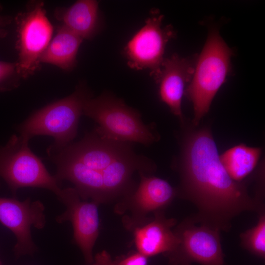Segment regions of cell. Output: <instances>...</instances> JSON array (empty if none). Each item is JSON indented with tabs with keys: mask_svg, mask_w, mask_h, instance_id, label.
<instances>
[{
	"mask_svg": "<svg viewBox=\"0 0 265 265\" xmlns=\"http://www.w3.org/2000/svg\"><path fill=\"white\" fill-rule=\"evenodd\" d=\"M131 144L107 138L95 129L77 142L50 146L47 152L56 166L58 181L72 182L81 199L100 204L132 192L135 172L150 175L155 170L154 163L137 154Z\"/></svg>",
	"mask_w": 265,
	"mask_h": 265,
	"instance_id": "cell-1",
	"label": "cell"
},
{
	"mask_svg": "<svg viewBox=\"0 0 265 265\" xmlns=\"http://www.w3.org/2000/svg\"><path fill=\"white\" fill-rule=\"evenodd\" d=\"M177 195L196 208L198 224L228 232L232 220L243 212L264 211L259 197H252L244 183L236 182L222 165L214 139L207 129L191 132L183 147Z\"/></svg>",
	"mask_w": 265,
	"mask_h": 265,
	"instance_id": "cell-2",
	"label": "cell"
},
{
	"mask_svg": "<svg viewBox=\"0 0 265 265\" xmlns=\"http://www.w3.org/2000/svg\"><path fill=\"white\" fill-rule=\"evenodd\" d=\"M233 50L216 28H212L197 58L186 94L194 109L193 122L197 125L208 112L217 92L231 72Z\"/></svg>",
	"mask_w": 265,
	"mask_h": 265,
	"instance_id": "cell-3",
	"label": "cell"
},
{
	"mask_svg": "<svg viewBox=\"0 0 265 265\" xmlns=\"http://www.w3.org/2000/svg\"><path fill=\"white\" fill-rule=\"evenodd\" d=\"M83 114L96 121V130L117 141L149 145L156 140L152 129L142 121L140 113L120 99L104 93L85 102Z\"/></svg>",
	"mask_w": 265,
	"mask_h": 265,
	"instance_id": "cell-4",
	"label": "cell"
},
{
	"mask_svg": "<svg viewBox=\"0 0 265 265\" xmlns=\"http://www.w3.org/2000/svg\"><path fill=\"white\" fill-rule=\"evenodd\" d=\"M88 90L79 87L71 95L37 110L18 127L20 135L30 140L37 135H48L54 141L50 146L59 148L71 143L77 133L78 123Z\"/></svg>",
	"mask_w": 265,
	"mask_h": 265,
	"instance_id": "cell-5",
	"label": "cell"
},
{
	"mask_svg": "<svg viewBox=\"0 0 265 265\" xmlns=\"http://www.w3.org/2000/svg\"><path fill=\"white\" fill-rule=\"evenodd\" d=\"M29 141L14 134L5 145L0 146V180L14 194L20 188L32 187L48 189L57 196L62 189L60 183L31 151Z\"/></svg>",
	"mask_w": 265,
	"mask_h": 265,
	"instance_id": "cell-6",
	"label": "cell"
},
{
	"mask_svg": "<svg viewBox=\"0 0 265 265\" xmlns=\"http://www.w3.org/2000/svg\"><path fill=\"white\" fill-rule=\"evenodd\" d=\"M173 232L179 243L173 251L164 255L169 265H224L219 230L196 223L189 217Z\"/></svg>",
	"mask_w": 265,
	"mask_h": 265,
	"instance_id": "cell-7",
	"label": "cell"
},
{
	"mask_svg": "<svg viewBox=\"0 0 265 265\" xmlns=\"http://www.w3.org/2000/svg\"><path fill=\"white\" fill-rule=\"evenodd\" d=\"M138 174L140 181L134 191L121 198L114 210L119 214L129 212L122 222L130 231L149 221L150 213L164 211L177 196L176 189L166 181L143 172Z\"/></svg>",
	"mask_w": 265,
	"mask_h": 265,
	"instance_id": "cell-8",
	"label": "cell"
},
{
	"mask_svg": "<svg viewBox=\"0 0 265 265\" xmlns=\"http://www.w3.org/2000/svg\"><path fill=\"white\" fill-rule=\"evenodd\" d=\"M163 16L157 10L129 41L124 49L128 66L135 70L149 69L157 82L164 58L165 47L175 35L171 26H162Z\"/></svg>",
	"mask_w": 265,
	"mask_h": 265,
	"instance_id": "cell-9",
	"label": "cell"
},
{
	"mask_svg": "<svg viewBox=\"0 0 265 265\" xmlns=\"http://www.w3.org/2000/svg\"><path fill=\"white\" fill-rule=\"evenodd\" d=\"M17 22L19 61L16 71L26 78L37 68L40 57L51 40L53 28L41 2L36 3Z\"/></svg>",
	"mask_w": 265,
	"mask_h": 265,
	"instance_id": "cell-10",
	"label": "cell"
},
{
	"mask_svg": "<svg viewBox=\"0 0 265 265\" xmlns=\"http://www.w3.org/2000/svg\"><path fill=\"white\" fill-rule=\"evenodd\" d=\"M66 207V211L57 216L56 221H70L73 228V238L80 248L87 264L94 261L93 249L99 233V204L82 199L75 188L62 189L57 196Z\"/></svg>",
	"mask_w": 265,
	"mask_h": 265,
	"instance_id": "cell-11",
	"label": "cell"
},
{
	"mask_svg": "<svg viewBox=\"0 0 265 265\" xmlns=\"http://www.w3.org/2000/svg\"><path fill=\"white\" fill-rule=\"evenodd\" d=\"M44 207L38 200L29 198L20 201L14 198L0 197V222L12 231L17 238L14 248L17 257L32 255L36 250L31 227L41 229L46 223Z\"/></svg>",
	"mask_w": 265,
	"mask_h": 265,
	"instance_id": "cell-12",
	"label": "cell"
},
{
	"mask_svg": "<svg viewBox=\"0 0 265 265\" xmlns=\"http://www.w3.org/2000/svg\"><path fill=\"white\" fill-rule=\"evenodd\" d=\"M194 58L176 54L164 59L159 78V96L171 111L182 120V101L185 87L190 82L194 69Z\"/></svg>",
	"mask_w": 265,
	"mask_h": 265,
	"instance_id": "cell-13",
	"label": "cell"
},
{
	"mask_svg": "<svg viewBox=\"0 0 265 265\" xmlns=\"http://www.w3.org/2000/svg\"><path fill=\"white\" fill-rule=\"evenodd\" d=\"M153 217L143 225L134 228L132 232L136 251L148 258L173 251L179 239L172 228L177 220L167 218L164 211H157Z\"/></svg>",
	"mask_w": 265,
	"mask_h": 265,
	"instance_id": "cell-14",
	"label": "cell"
},
{
	"mask_svg": "<svg viewBox=\"0 0 265 265\" xmlns=\"http://www.w3.org/2000/svg\"><path fill=\"white\" fill-rule=\"evenodd\" d=\"M57 15L62 25L82 39L93 37L101 27V16L97 0H78L69 8L62 10Z\"/></svg>",
	"mask_w": 265,
	"mask_h": 265,
	"instance_id": "cell-15",
	"label": "cell"
},
{
	"mask_svg": "<svg viewBox=\"0 0 265 265\" xmlns=\"http://www.w3.org/2000/svg\"><path fill=\"white\" fill-rule=\"evenodd\" d=\"M82 40L62 25L41 56L40 62L53 64L64 70L73 69Z\"/></svg>",
	"mask_w": 265,
	"mask_h": 265,
	"instance_id": "cell-16",
	"label": "cell"
},
{
	"mask_svg": "<svg viewBox=\"0 0 265 265\" xmlns=\"http://www.w3.org/2000/svg\"><path fill=\"white\" fill-rule=\"evenodd\" d=\"M261 152L260 148L240 144L227 150L220 159L231 178L240 182L255 168Z\"/></svg>",
	"mask_w": 265,
	"mask_h": 265,
	"instance_id": "cell-17",
	"label": "cell"
},
{
	"mask_svg": "<svg viewBox=\"0 0 265 265\" xmlns=\"http://www.w3.org/2000/svg\"><path fill=\"white\" fill-rule=\"evenodd\" d=\"M257 224L240 234V245L245 249L255 256L265 258V214L259 213Z\"/></svg>",
	"mask_w": 265,
	"mask_h": 265,
	"instance_id": "cell-18",
	"label": "cell"
},
{
	"mask_svg": "<svg viewBox=\"0 0 265 265\" xmlns=\"http://www.w3.org/2000/svg\"><path fill=\"white\" fill-rule=\"evenodd\" d=\"M148 258L135 251L125 256L117 257L113 260V265H148Z\"/></svg>",
	"mask_w": 265,
	"mask_h": 265,
	"instance_id": "cell-19",
	"label": "cell"
},
{
	"mask_svg": "<svg viewBox=\"0 0 265 265\" xmlns=\"http://www.w3.org/2000/svg\"><path fill=\"white\" fill-rule=\"evenodd\" d=\"M16 71V63L0 61V90L8 89V82Z\"/></svg>",
	"mask_w": 265,
	"mask_h": 265,
	"instance_id": "cell-20",
	"label": "cell"
},
{
	"mask_svg": "<svg viewBox=\"0 0 265 265\" xmlns=\"http://www.w3.org/2000/svg\"><path fill=\"white\" fill-rule=\"evenodd\" d=\"M113 260L110 255L106 250H103L95 255L91 265H113Z\"/></svg>",
	"mask_w": 265,
	"mask_h": 265,
	"instance_id": "cell-21",
	"label": "cell"
},
{
	"mask_svg": "<svg viewBox=\"0 0 265 265\" xmlns=\"http://www.w3.org/2000/svg\"><path fill=\"white\" fill-rule=\"evenodd\" d=\"M10 21L7 18L0 16V37H3L6 35L7 32L4 27Z\"/></svg>",
	"mask_w": 265,
	"mask_h": 265,
	"instance_id": "cell-22",
	"label": "cell"
},
{
	"mask_svg": "<svg viewBox=\"0 0 265 265\" xmlns=\"http://www.w3.org/2000/svg\"><path fill=\"white\" fill-rule=\"evenodd\" d=\"M0 265H2V263H1V262L0 261Z\"/></svg>",
	"mask_w": 265,
	"mask_h": 265,
	"instance_id": "cell-23",
	"label": "cell"
}]
</instances>
